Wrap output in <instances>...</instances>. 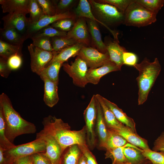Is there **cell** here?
Wrapping results in <instances>:
<instances>
[{
  "label": "cell",
  "instance_id": "d4e9b609",
  "mask_svg": "<svg viewBox=\"0 0 164 164\" xmlns=\"http://www.w3.org/2000/svg\"><path fill=\"white\" fill-rule=\"evenodd\" d=\"M103 99L106 104L112 112L117 120L122 124L129 127L134 131L136 132L135 123L133 119L128 116L126 113L115 104L103 97Z\"/></svg>",
  "mask_w": 164,
  "mask_h": 164
},
{
  "label": "cell",
  "instance_id": "c3c4849f",
  "mask_svg": "<svg viewBox=\"0 0 164 164\" xmlns=\"http://www.w3.org/2000/svg\"><path fill=\"white\" fill-rule=\"evenodd\" d=\"M7 60L0 57V74L2 77L5 78L8 77L12 71L8 66Z\"/></svg>",
  "mask_w": 164,
  "mask_h": 164
},
{
  "label": "cell",
  "instance_id": "f546056e",
  "mask_svg": "<svg viewBox=\"0 0 164 164\" xmlns=\"http://www.w3.org/2000/svg\"><path fill=\"white\" fill-rule=\"evenodd\" d=\"M128 143L121 136L108 128V136L105 148L106 151L124 146Z\"/></svg>",
  "mask_w": 164,
  "mask_h": 164
},
{
  "label": "cell",
  "instance_id": "7c38bea8",
  "mask_svg": "<svg viewBox=\"0 0 164 164\" xmlns=\"http://www.w3.org/2000/svg\"><path fill=\"white\" fill-rule=\"evenodd\" d=\"M76 17L75 14L70 11L53 16L44 15L37 21L29 23L25 35L26 38V39L30 38L40 30L59 20L65 18L75 19Z\"/></svg>",
  "mask_w": 164,
  "mask_h": 164
},
{
  "label": "cell",
  "instance_id": "db71d44e",
  "mask_svg": "<svg viewBox=\"0 0 164 164\" xmlns=\"http://www.w3.org/2000/svg\"><path fill=\"white\" fill-rule=\"evenodd\" d=\"M122 164H131V163H129L128 162H126V163H123Z\"/></svg>",
  "mask_w": 164,
  "mask_h": 164
},
{
  "label": "cell",
  "instance_id": "3957f363",
  "mask_svg": "<svg viewBox=\"0 0 164 164\" xmlns=\"http://www.w3.org/2000/svg\"><path fill=\"white\" fill-rule=\"evenodd\" d=\"M139 72L136 79L138 88V104H143L147 100L149 93L161 70V66L157 58L152 62L146 57L139 63L133 66Z\"/></svg>",
  "mask_w": 164,
  "mask_h": 164
},
{
  "label": "cell",
  "instance_id": "5b68a950",
  "mask_svg": "<svg viewBox=\"0 0 164 164\" xmlns=\"http://www.w3.org/2000/svg\"><path fill=\"white\" fill-rule=\"evenodd\" d=\"M89 2L96 17L107 26L123 23L124 14L114 6L96 0H90Z\"/></svg>",
  "mask_w": 164,
  "mask_h": 164
},
{
  "label": "cell",
  "instance_id": "d6a6232c",
  "mask_svg": "<svg viewBox=\"0 0 164 164\" xmlns=\"http://www.w3.org/2000/svg\"><path fill=\"white\" fill-rule=\"evenodd\" d=\"M28 18L29 23L36 22L45 15L43 9L37 0H29Z\"/></svg>",
  "mask_w": 164,
  "mask_h": 164
},
{
  "label": "cell",
  "instance_id": "681fc988",
  "mask_svg": "<svg viewBox=\"0 0 164 164\" xmlns=\"http://www.w3.org/2000/svg\"><path fill=\"white\" fill-rule=\"evenodd\" d=\"M152 150L164 151V132H163L155 141Z\"/></svg>",
  "mask_w": 164,
  "mask_h": 164
},
{
  "label": "cell",
  "instance_id": "cb8c5ba5",
  "mask_svg": "<svg viewBox=\"0 0 164 164\" xmlns=\"http://www.w3.org/2000/svg\"><path fill=\"white\" fill-rule=\"evenodd\" d=\"M101 108L104 118L108 128L114 129L119 128L123 125L116 119L114 114L105 103L103 97L99 94H95Z\"/></svg>",
  "mask_w": 164,
  "mask_h": 164
},
{
  "label": "cell",
  "instance_id": "7402d4cb",
  "mask_svg": "<svg viewBox=\"0 0 164 164\" xmlns=\"http://www.w3.org/2000/svg\"><path fill=\"white\" fill-rule=\"evenodd\" d=\"M106 45L110 60L114 63L121 70L123 65V55L127 50L124 47L119 44L118 38L114 39L113 42H110Z\"/></svg>",
  "mask_w": 164,
  "mask_h": 164
},
{
  "label": "cell",
  "instance_id": "83f0119b",
  "mask_svg": "<svg viewBox=\"0 0 164 164\" xmlns=\"http://www.w3.org/2000/svg\"><path fill=\"white\" fill-rule=\"evenodd\" d=\"M63 64L56 61L50 63L41 71L39 76L42 80L46 78L58 84L59 73Z\"/></svg>",
  "mask_w": 164,
  "mask_h": 164
},
{
  "label": "cell",
  "instance_id": "ffe728a7",
  "mask_svg": "<svg viewBox=\"0 0 164 164\" xmlns=\"http://www.w3.org/2000/svg\"><path fill=\"white\" fill-rule=\"evenodd\" d=\"M29 0H0L2 12L9 13L19 12L29 13Z\"/></svg>",
  "mask_w": 164,
  "mask_h": 164
},
{
  "label": "cell",
  "instance_id": "30bf717a",
  "mask_svg": "<svg viewBox=\"0 0 164 164\" xmlns=\"http://www.w3.org/2000/svg\"><path fill=\"white\" fill-rule=\"evenodd\" d=\"M36 136L41 138L45 141L46 151L44 153L50 160L51 164H60L64 152L55 137L44 128L37 133Z\"/></svg>",
  "mask_w": 164,
  "mask_h": 164
},
{
  "label": "cell",
  "instance_id": "d6986e66",
  "mask_svg": "<svg viewBox=\"0 0 164 164\" xmlns=\"http://www.w3.org/2000/svg\"><path fill=\"white\" fill-rule=\"evenodd\" d=\"M44 94L43 101L45 104L50 107L55 105L59 100L57 83L47 79H44Z\"/></svg>",
  "mask_w": 164,
  "mask_h": 164
},
{
  "label": "cell",
  "instance_id": "9c48e42d",
  "mask_svg": "<svg viewBox=\"0 0 164 164\" xmlns=\"http://www.w3.org/2000/svg\"><path fill=\"white\" fill-rule=\"evenodd\" d=\"M28 48L30 56L31 70L39 75L41 71L53 59L56 52L42 50L32 43L29 45Z\"/></svg>",
  "mask_w": 164,
  "mask_h": 164
},
{
  "label": "cell",
  "instance_id": "60d3db41",
  "mask_svg": "<svg viewBox=\"0 0 164 164\" xmlns=\"http://www.w3.org/2000/svg\"><path fill=\"white\" fill-rule=\"evenodd\" d=\"M135 0H99L98 2L106 3L113 5L124 14L129 5Z\"/></svg>",
  "mask_w": 164,
  "mask_h": 164
},
{
  "label": "cell",
  "instance_id": "9a60e30c",
  "mask_svg": "<svg viewBox=\"0 0 164 164\" xmlns=\"http://www.w3.org/2000/svg\"><path fill=\"white\" fill-rule=\"evenodd\" d=\"M110 129L121 136L128 143L142 149L149 148L147 141L140 137L128 126L123 125L119 128Z\"/></svg>",
  "mask_w": 164,
  "mask_h": 164
},
{
  "label": "cell",
  "instance_id": "816d5d0a",
  "mask_svg": "<svg viewBox=\"0 0 164 164\" xmlns=\"http://www.w3.org/2000/svg\"><path fill=\"white\" fill-rule=\"evenodd\" d=\"M5 150V149L0 146V164H8L4 155Z\"/></svg>",
  "mask_w": 164,
  "mask_h": 164
},
{
  "label": "cell",
  "instance_id": "836d02e7",
  "mask_svg": "<svg viewBox=\"0 0 164 164\" xmlns=\"http://www.w3.org/2000/svg\"><path fill=\"white\" fill-rule=\"evenodd\" d=\"M67 32L56 29L51 26H46L33 34L30 39L41 37H53L55 36L63 37L66 36Z\"/></svg>",
  "mask_w": 164,
  "mask_h": 164
},
{
  "label": "cell",
  "instance_id": "44dd1931",
  "mask_svg": "<svg viewBox=\"0 0 164 164\" xmlns=\"http://www.w3.org/2000/svg\"><path fill=\"white\" fill-rule=\"evenodd\" d=\"M76 17L78 18L82 17L88 19L99 22L106 27L113 34L114 37L117 33L111 30L109 27L104 23L99 21L93 15L92 11L90 4L87 0H80L74 10V13Z\"/></svg>",
  "mask_w": 164,
  "mask_h": 164
},
{
  "label": "cell",
  "instance_id": "f907efd6",
  "mask_svg": "<svg viewBox=\"0 0 164 164\" xmlns=\"http://www.w3.org/2000/svg\"><path fill=\"white\" fill-rule=\"evenodd\" d=\"M12 164H33L30 155L23 157L15 160Z\"/></svg>",
  "mask_w": 164,
  "mask_h": 164
},
{
  "label": "cell",
  "instance_id": "ac0fdd59",
  "mask_svg": "<svg viewBox=\"0 0 164 164\" xmlns=\"http://www.w3.org/2000/svg\"><path fill=\"white\" fill-rule=\"evenodd\" d=\"M85 19L88 30L91 36L92 46L101 53H107L106 45L102 39L97 22L88 19Z\"/></svg>",
  "mask_w": 164,
  "mask_h": 164
},
{
  "label": "cell",
  "instance_id": "ee69618b",
  "mask_svg": "<svg viewBox=\"0 0 164 164\" xmlns=\"http://www.w3.org/2000/svg\"><path fill=\"white\" fill-rule=\"evenodd\" d=\"M22 54L17 53L10 56L7 60L8 64L10 69L12 70H16L21 66Z\"/></svg>",
  "mask_w": 164,
  "mask_h": 164
},
{
  "label": "cell",
  "instance_id": "7a4b0ae2",
  "mask_svg": "<svg viewBox=\"0 0 164 164\" xmlns=\"http://www.w3.org/2000/svg\"><path fill=\"white\" fill-rule=\"evenodd\" d=\"M0 107L4 118L6 135L10 142L13 143L15 138L20 135L36 132L34 124L21 117L13 108L9 97L4 93L0 95Z\"/></svg>",
  "mask_w": 164,
  "mask_h": 164
},
{
  "label": "cell",
  "instance_id": "8fae6325",
  "mask_svg": "<svg viewBox=\"0 0 164 164\" xmlns=\"http://www.w3.org/2000/svg\"><path fill=\"white\" fill-rule=\"evenodd\" d=\"M86 63L90 68L100 67L110 60L108 52L103 53L97 49L84 46L77 55Z\"/></svg>",
  "mask_w": 164,
  "mask_h": 164
},
{
  "label": "cell",
  "instance_id": "f1b7e54d",
  "mask_svg": "<svg viewBox=\"0 0 164 164\" xmlns=\"http://www.w3.org/2000/svg\"><path fill=\"white\" fill-rule=\"evenodd\" d=\"M82 154L78 145H71L64 151L61 158L60 164H77Z\"/></svg>",
  "mask_w": 164,
  "mask_h": 164
},
{
  "label": "cell",
  "instance_id": "74e56055",
  "mask_svg": "<svg viewBox=\"0 0 164 164\" xmlns=\"http://www.w3.org/2000/svg\"><path fill=\"white\" fill-rule=\"evenodd\" d=\"M135 1L147 10L156 14L164 5V0H135Z\"/></svg>",
  "mask_w": 164,
  "mask_h": 164
},
{
  "label": "cell",
  "instance_id": "4dcf8cb0",
  "mask_svg": "<svg viewBox=\"0 0 164 164\" xmlns=\"http://www.w3.org/2000/svg\"><path fill=\"white\" fill-rule=\"evenodd\" d=\"M23 45H15L0 39V56L8 60L10 56L16 54H22V50Z\"/></svg>",
  "mask_w": 164,
  "mask_h": 164
},
{
  "label": "cell",
  "instance_id": "ba28073f",
  "mask_svg": "<svg viewBox=\"0 0 164 164\" xmlns=\"http://www.w3.org/2000/svg\"><path fill=\"white\" fill-rule=\"evenodd\" d=\"M62 66L63 70L72 79L75 85L84 87L88 84L86 78L88 67L85 62L79 56H77L70 65L68 63H64Z\"/></svg>",
  "mask_w": 164,
  "mask_h": 164
},
{
  "label": "cell",
  "instance_id": "5bb4252c",
  "mask_svg": "<svg viewBox=\"0 0 164 164\" xmlns=\"http://www.w3.org/2000/svg\"><path fill=\"white\" fill-rule=\"evenodd\" d=\"M26 14L16 12L8 13L3 16L2 18L3 21V28L15 29L25 36L29 23Z\"/></svg>",
  "mask_w": 164,
  "mask_h": 164
},
{
  "label": "cell",
  "instance_id": "4fadbf2b",
  "mask_svg": "<svg viewBox=\"0 0 164 164\" xmlns=\"http://www.w3.org/2000/svg\"><path fill=\"white\" fill-rule=\"evenodd\" d=\"M89 32L85 18H78L71 29L63 36L67 39H72L77 43L88 46L90 44Z\"/></svg>",
  "mask_w": 164,
  "mask_h": 164
},
{
  "label": "cell",
  "instance_id": "6da1fadb",
  "mask_svg": "<svg viewBox=\"0 0 164 164\" xmlns=\"http://www.w3.org/2000/svg\"><path fill=\"white\" fill-rule=\"evenodd\" d=\"M42 124L43 128L55 137L63 152L72 145H87L85 126L79 130H72L67 123L50 115L43 118Z\"/></svg>",
  "mask_w": 164,
  "mask_h": 164
},
{
  "label": "cell",
  "instance_id": "bcb514c9",
  "mask_svg": "<svg viewBox=\"0 0 164 164\" xmlns=\"http://www.w3.org/2000/svg\"><path fill=\"white\" fill-rule=\"evenodd\" d=\"M123 64L133 66L137 63L138 58L134 53L127 51L124 53L122 56Z\"/></svg>",
  "mask_w": 164,
  "mask_h": 164
},
{
  "label": "cell",
  "instance_id": "f6af8a7d",
  "mask_svg": "<svg viewBox=\"0 0 164 164\" xmlns=\"http://www.w3.org/2000/svg\"><path fill=\"white\" fill-rule=\"evenodd\" d=\"M30 157L33 164H51L50 160L44 152L36 153L30 155Z\"/></svg>",
  "mask_w": 164,
  "mask_h": 164
},
{
  "label": "cell",
  "instance_id": "f5cc1de1",
  "mask_svg": "<svg viewBox=\"0 0 164 164\" xmlns=\"http://www.w3.org/2000/svg\"><path fill=\"white\" fill-rule=\"evenodd\" d=\"M77 164H88L87 159L83 153L80 157Z\"/></svg>",
  "mask_w": 164,
  "mask_h": 164
},
{
  "label": "cell",
  "instance_id": "1f68e13d",
  "mask_svg": "<svg viewBox=\"0 0 164 164\" xmlns=\"http://www.w3.org/2000/svg\"><path fill=\"white\" fill-rule=\"evenodd\" d=\"M134 145L128 143L125 145L119 147L114 149L106 151L105 158H111L112 161V164H122L127 162L126 159L123 153V149L126 146Z\"/></svg>",
  "mask_w": 164,
  "mask_h": 164
},
{
  "label": "cell",
  "instance_id": "b9f144b4",
  "mask_svg": "<svg viewBox=\"0 0 164 164\" xmlns=\"http://www.w3.org/2000/svg\"><path fill=\"white\" fill-rule=\"evenodd\" d=\"M37 0L42 7L45 15L53 16L56 14L54 0Z\"/></svg>",
  "mask_w": 164,
  "mask_h": 164
},
{
  "label": "cell",
  "instance_id": "ab89813d",
  "mask_svg": "<svg viewBox=\"0 0 164 164\" xmlns=\"http://www.w3.org/2000/svg\"><path fill=\"white\" fill-rule=\"evenodd\" d=\"M74 18H65L59 20L51 24L52 27L62 31H69L75 22Z\"/></svg>",
  "mask_w": 164,
  "mask_h": 164
},
{
  "label": "cell",
  "instance_id": "7bdbcfd3",
  "mask_svg": "<svg viewBox=\"0 0 164 164\" xmlns=\"http://www.w3.org/2000/svg\"><path fill=\"white\" fill-rule=\"evenodd\" d=\"M75 1L73 0L55 1L56 14L63 13L69 11L70 8Z\"/></svg>",
  "mask_w": 164,
  "mask_h": 164
},
{
  "label": "cell",
  "instance_id": "4316f807",
  "mask_svg": "<svg viewBox=\"0 0 164 164\" xmlns=\"http://www.w3.org/2000/svg\"><path fill=\"white\" fill-rule=\"evenodd\" d=\"M85 45L82 43H77L59 52H56L53 59L49 63L56 61L63 63L70 58L77 56L80 50Z\"/></svg>",
  "mask_w": 164,
  "mask_h": 164
},
{
  "label": "cell",
  "instance_id": "603a6c76",
  "mask_svg": "<svg viewBox=\"0 0 164 164\" xmlns=\"http://www.w3.org/2000/svg\"><path fill=\"white\" fill-rule=\"evenodd\" d=\"M142 150L134 145L125 147L123 152L127 162L133 164H152L143 155Z\"/></svg>",
  "mask_w": 164,
  "mask_h": 164
},
{
  "label": "cell",
  "instance_id": "e575fe53",
  "mask_svg": "<svg viewBox=\"0 0 164 164\" xmlns=\"http://www.w3.org/2000/svg\"><path fill=\"white\" fill-rule=\"evenodd\" d=\"M53 51L58 52L63 49L77 43L75 40L67 39L64 37L55 36L51 38Z\"/></svg>",
  "mask_w": 164,
  "mask_h": 164
},
{
  "label": "cell",
  "instance_id": "d590c367",
  "mask_svg": "<svg viewBox=\"0 0 164 164\" xmlns=\"http://www.w3.org/2000/svg\"><path fill=\"white\" fill-rule=\"evenodd\" d=\"M15 145L6 137L4 118L2 109L0 107V146L7 150Z\"/></svg>",
  "mask_w": 164,
  "mask_h": 164
},
{
  "label": "cell",
  "instance_id": "484cf974",
  "mask_svg": "<svg viewBox=\"0 0 164 164\" xmlns=\"http://www.w3.org/2000/svg\"><path fill=\"white\" fill-rule=\"evenodd\" d=\"M0 39L15 45H23L26 39L25 36L12 28H1Z\"/></svg>",
  "mask_w": 164,
  "mask_h": 164
},
{
  "label": "cell",
  "instance_id": "8992f818",
  "mask_svg": "<svg viewBox=\"0 0 164 164\" xmlns=\"http://www.w3.org/2000/svg\"><path fill=\"white\" fill-rule=\"evenodd\" d=\"M46 151L44 140L36 136V139L31 142L18 145L4 152V156L8 164H12L17 159L33 154Z\"/></svg>",
  "mask_w": 164,
  "mask_h": 164
},
{
  "label": "cell",
  "instance_id": "277c9868",
  "mask_svg": "<svg viewBox=\"0 0 164 164\" xmlns=\"http://www.w3.org/2000/svg\"><path fill=\"white\" fill-rule=\"evenodd\" d=\"M124 15L123 24L127 26L143 27L156 21V14L147 10L135 0L129 5Z\"/></svg>",
  "mask_w": 164,
  "mask_h": 164
},
{
  "label": "cell",
  "instance_id": "2e32d148",
  "mask_svg": "<svg viewBox=\"0 0 164 164\" xmlns=\"http://www.w3.org/2000/svg\"><path fill=\"white\" fill-rule=\"evenodd\" d=\"M118 70H120L116 64L110 60L100 67L88 69L86 74L87 82L97 84L104 76L110 72Z\"/></svg>",
  "mask_w": 164,
  "mask_h": 164
},
{
  "label": "cell",
  "instance_id": "8d00e7d4",
  "mask_svg": "<svg viewBox=\"0 0 164 164\" xmlns=\"http://www.w3.org/2000/svg\"><path fill=\"white\" fill-rule=\"evenodd\" d=\"M142 153L152 164H164V151L158 152L149 148L142 149Z\"/></svg>",
  "mask_w": 164,
  "mask_h": 164
},
{
  "label": "cell",
  "instance_id": "e0dca14e",
  "mask_svg": "<svg viewBox=\"0 0 164 164\" xmlns=\"http://www.w3.org/2000/svg\"><path fill=\"white\" fill-rule=\"evenodd\" d=\"M97 114L95 131L99 146L105 149L108 136V128L104 118L101 108L97 99Z\"/></svg>",
  "mask_w": 164,
  "mask_h": 164
},
{
  "label": "cell",
  "instance_id": "7dc6e473",
  "mask_svg": "<svg viewBox=\"0 0 164 164\" xmlns=\"http://www.w3.org/2000/svg\"><path fill=\"white\" fill-rule=\"evenodd\" d=\"M82 153L85 156L88 164H97L94 156L87 145H79Z\"/></svg>",
  "mask_w": 164,
  "mask_h": 164
},
{
  "label": "cell",
  "instance_id": "52a82bcc",
  "mask_svg": "<svg viewBox=\"0 0 164 164\" xmlns=\"http://www.w3.org/2000/svg\"><path fill=\"white\" fill-rule=\"evenodd\" d=\"M97 114V98L95 94H94L84 112L86 131L87 145L91 150L94 148L97 143L95 127Z\"/></svg>",
  "mask_w": 164,
  "mask_h": 164
},
{
  "label": "cell",
  "instance_id": "f35d334b",
  "mask_svg": "<svg viewBox=\"0 0 164 164\" xmlns=\"http://www.w3.org/2000/svg\"><path fill=\"white\" fill-rule=\"evenodd\" d=\"M32 44L42 50L52 52L53 51L51 42V38L41 37L31 39Z\"/></svg>",
  "mask_w": 164,
  "mask_h": 164
}]
</instances>
